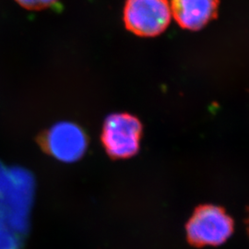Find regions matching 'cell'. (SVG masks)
<instances>
[{"instance_id": "obj_1", "label": "cell", "mask_w": 249, "mask_h": 249, "mask_svg": "<svg viewBox=\"0 0 249 249\" xmlns=\"http://www.w3.org/2000/svg\"><path fill=\"white\" fill-rule=\"evenodd\" d=\"M33 182L26 172L0 166V225L23 231L32 198Z\"/></svg>"}, {"instance_id": "obj_2", "label": "cell", "mask_w": 249, "mask_h": 249, "mask_svg": "<svg viewBox=\"0 0 249 249\" xmlns=\"http://www.w3.org/2000/svg\"><path fill=\"white\" fill-rule=\"evenodd\" d=\"M233 229L234 222L223 208L200 205L186 225L187 242L195 248L220 246L231 237Z\"/></svg>"}, {"instance_id": "obj_3", "label": "cell", "mask_w": 249, "mask_h": 249, "mask_svg": "<svg viewBox=\"0 0 249 249\" xmlns=\"http://www.w3.org/2000/svg\"><path fill=\"white\" fill-rule=\"evenodd\" d=\"M142 124L138 117L122 113L107 117L102 132V142L113 159H126L140 150Z\"/></svg>"}, {"instance_id": "obj_4", "label": "cell", "mask_w": 249, "mask_h": 249, "mask_svg": "<svg viewBox=\"0 0 249 249\" xmlns=\"http://www.w3.org/2000/svg\"><path fill=\"white\" fill-rule=\"evenodd\" d=\"M171 18L168 0H126L124 4V26L136 36H159L169 25Z\"/></svg>"}, {"instance_id": "obj_5", "label": "cell", "mask_w": 249, "mask_h": 249, "mask_svg": "<svg viewBox=\"0 0 249 249\" xmlns=\"http://www.w3.org/2000/svg\"><path fill=\"white\" fill-rule=\"evenodd\" d=\"M88 145L85 132L71 122H60L41 137V146L49 155L63 162H74L84 155Z\"/></svg>"}, {"instance_id": "obj_6", "label": "cell", "mask_w": 249, "mask_h": 249, "mask_svg": "<svg viewBox=\"0 0 249 249\" xmlns=\"http://www.w3.org/2000/svg\"><path fill=\"white\" fill-rule=\"evenodd\" d=\"M170 7L183 29L198 31L216 17L219 0H171Z\"/></svg>"}, {"instance_id": "obj_7", "label": "cell", "mask_w": 249, "mask_h": 249, "mask_svg": "<svg viewBox=\"0 0 249 249\" xmlns=\"http://www.w3.org/2000/svg\"><path fill=\"white\" fill-rule=\"evenodd\" d=\"M8 227L0 225V249H18L17 236Z\"/></svg>"}, {"instance_id": "obj_8", "label": "cell", "mask_w": 249, "mask_h": 249, "mask_svg": "<svg viewBox=\"0 0 249 249\" xmlns=\"http://www.w3.org/2000/svg\"><path fill=\"white\" fill-rule=\"evenodd\" d=\"M57 0H16L19 6L30 10H41L53 5Z\"/></svg>"}, {"instance_id": "obj_9", "label": "cell", "mask_w": 249, "mask_h": 249, "mask_svg": "<svg viewBox=\"0 0 249 249\" xmlns=\"http://www.w3.org/2000/svg\"><path fill=\"white\" fill-rule=\"evenodd\" d=\"M248 211H249V208H248ZM247 223H248V232H249V218H248V220H247Z\"/></svg>"}]
</instances>
